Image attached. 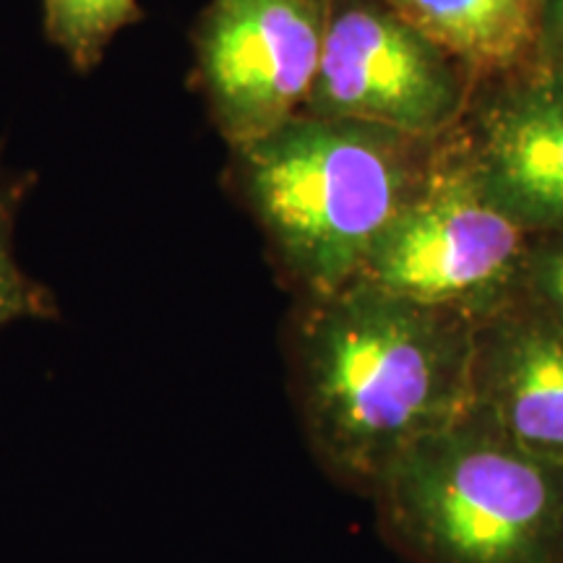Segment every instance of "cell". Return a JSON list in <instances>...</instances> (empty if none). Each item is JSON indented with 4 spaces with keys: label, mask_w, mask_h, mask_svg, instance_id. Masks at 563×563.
<instances>
[{
    "label": "cell",
    "mask_w": 563,
    "mask_h": 563,
    "mask_svg": "<svg viewBox=\"0 0 563 563\" xmlns=\"http://www.w3.org/2000/svg\"><path fill=\"white\" fill-rule=\"evenodd\" d=\"M473 76L534 63L540 0H384Z\"/></svg>",
    "instance_id": "obj_9"
},
{
    "label": "cell",
    "mask_w": 563,
    "mask_h": 563,
    "mask_svg": "<svg viewBox=\"0 0 563 563\" xmlns=\"http://www.w3.org/2000/svg\"><path fill=\"white\" fill-rule=\"evenodd\" d=\"M368 501L412 563H563V464L473 412L407 449Z\"/></svg>",
    "instance_id": "obj_3"
},
{
    "label": "cell",
    "mask_w": 563,
    "mask_h": 563,
    "mask_svg": "<svg viewBox=\"0 0 563 563\" xmlns=\"http://www.w3.org/2000/svg\"><path fill=\"white\" fill-rule=\"evenodd\" d=\"M439 144L357 279L477 323L517 295L530 232L493 207L456 141Z\"/></svg>",
    "instance_id": "obj_4"
},
{
    "label": "cell",
    "mask_w": 563,
    "mask_h": 563,
    "mask_svg": "<svg viewBox=\"0 0 563 563\" xmlns=\"http://www.w3.org/2000/svg\"><path fill=\"white\" fill-rule=\"evenodd\" d=\"M517 292L563 332V228L530 235Z\"/></svg>",
    "instance_id": "obj_12"
},
{
    "label": "cell",
    "mask_w": 563,
    "mask_h": 563,
    "mask_svg": "<svg viewBox=\"0 0 563 563\" xmlns=\"http://www.w3.org/2000/svg\"><path fill=\"white\" fill-rule=\"evenodd\" d=\"M470 386V412L563 464V332L519 292L475 323Z\"/></svg>",
    "instance_id": "obj_8"
},
{
    "label": "cell",
    "mask_w": 563,
    "mask_h": 563,
    "mask_svg": "<svg viewBox=\"0 0 563 563\" xmlns=\"http://www.w3.org/2000/svg\"><path fill=\"white\" fill-rule=\"evenodd\" d=\"M534 63L563 74V0H540Z\"/></svg>",
    "instance_id": "obj_13"
},
{
    "label": "cell",
    "mask_w": 563,
    "mask_h": 563,
    "mask_svg": "<svg viewBox=\"0 0 563 563\" xmlns=\"http://www.w3.org/2000/svg\"><path fill=\"white\" fill-rule=\"evenodd\" d=\"M332 0H209L194 30L196 84L230 150L300 115Z\"/></svg>",
    "instance_id": "obj_6"
},
{
    "label": "cell",
    "mask_w": 563,
    "mask_h": 563,
    "mask_svg": "<svg viewBox=\"0 0 563 563\" xmlns=\"http://www.w3.org/2000/svg\"><path fill=\"white\" fill-rule=\"evenodd\" d=\"M45 34L79 74L97 68L110 42L144 16L139 0H42Z\"/></svg>",
    "instance_id": "obj_10"
},
{
    "label": "cell",
    "mask_w": 563,
    "mask_h": 563,
    "mask_svg": "<svg viewBox=\"0 0 563 563\" xmlns=\"http://www.w3.org/2000/svg\"><path fill=\"white\" fill-rule=\"evenodd\" d=\"M470 112L460 152L481 191L530 232L563 228V74L540 63L501 76Z\"/></svg>",
    "instance_id": "obj_7"
},
{
    "label": "cell",
    "mask_w": 563,
    "mask_h": 563,
    "mask_svg": "<svg viewBox=\"0 0 563 563\" xmlns=\"http://www.w3.org/2000/svg\"><path fill=\"white\" fill-rule=\"evenodd\" d=\"M475 321L365 279L295 298L285 329L290 402L308 452L340 488L371 498L407 449L473 402Z\"/></svg>",
    "instance_id": "obj_1"
},
{
    "label": "cell",
    "mask_w": 563,
    "mask_h": 563,
    "mask_svg": "<svg viewBox=\"0 0 563 563\" xmlns=\"http://www.w3.org/2000/svg\"><path fill=\"white\" fill-rule=\"evenodd\" d=\"M34 175L0 173V329L16 321H55L60 306L45 282L34 279L16 258V222Z\"/></svg>",
    "instance_id": "obj_11"
},
{
    "label": "cell",
    "mask_w": 563,
    "mask_h": 563,
    "mask_svg": "<svg viewBox=\"0 0 563 563\" xmlns=\"http://www.w3.org/2000/svg\"><path fill=\"white\" fill-rule=\"evenodd\" d=\"M439 141L300 112L230 150V186L295 298H323L361 277Z\"/></svg>",
    "instance_id": "obj_2"
},
{
    "label": "cell",
    "mask_w": 563,
    "mask_h": 563,
    "mask_svg": "<svg viewBox=\"0 0 563 563\" xmlns=\"http://www.w3.org/2000/svg\"><path fill=\"white\" fill-rule=\"evenodd\" d=\"M464 74L384 0H332L319 70L302 112L439 141L467 112Z\"/></svg>",
    "instance_id": "obj_5"
}]
</instances>
